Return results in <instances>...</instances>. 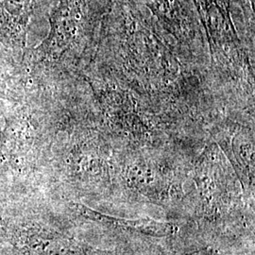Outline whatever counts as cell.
<instances>
[{"instance_id": "5b68a950", "label": "cell", "mask_w": 255, "mask_h": 255, "mask_svg": "<svg viewBox=\"0 0 255 255\" xmlns=\"http://www.w3.org/2000/svg\"><path fill=\"white\" fill-rule=\"evenodd\" d=\"M25 93L20 68L0 59V100L15 102L20 101Z\"/></svg>"}, {"instance_id": "277c9868", "label": "cell", "mask_w": 255, "mask_h": 255, "mask_svg": "<svg viewBox=\"0 0 255 255\" xmlns=\"http://www.w3.org/2000/svg\"><path fill=\"white\" fill-rule=\"evenodd\" d=\"M77 207H79L82 215L87 217L88 219H91L92 220L107 225L109 227L121 229L130 233H137L150 237H161L172 235L176 231V228L172 224L159 222L153 219H118L107 215H103L81 204H77Z\"/></svg>"}, {"instance_id": "3957f363", "label": "cell", "mask_w": 255, "mask_h": 255, "mask_svg": "<svg viewBox=\"0 0 255 255\" xmlns=\"http://www.w3.org/2000/svg\"><path fill=\"white\" fill-rule=\"evenodd\" d=\"M37 0H0V59L20 67Z\"/></svg>"}, {"instance_id": "6da1fadb", "label": "cell", "mask_w": 255, "mask_h": 255, "mask_svg": "<svg viewBox=\"0 0 255 255\" xmlns=\"http://www.w3.org/2000/svg\"><path fill=\"white\" fill-rule=\"evenodd\" d=\"M108 0H59L49 17L50 31L42 44L26 51L20 65L25 86L70 64L89 35Z\"/></svg>"}, {"instance_id": "7a4b0ae2", "label": "cell", "mask_w": 255, "mask_h": 255, "mask_svg": "<svg viewBox=\"0 0 255 255\" xmlns=\"http://www.w3.org/2000/svg\"><path fill=\"white\" fill-rule=\"evenodd\" d=\"M14 103L15 106L4 118L5 125L0 133V160L15 168L25 165V159L38 136L41 119L27 90Z\"/></svg>"}]
</instances>
